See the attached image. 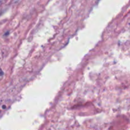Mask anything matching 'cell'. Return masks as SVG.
Segmentation results:
<instances>
[{"label":"cell","mask_w":130,"mask_h":130,"mask_svg":"<svg viewBox=\"0 0 130 130\" xmlns=\"http://www.w3.org/2000/svg\"><path fill=\"white\" fill-rule=\"evenodd\" d=\"M3 72L2 70H1V69L0 68V78H1V76H3Z\"/></svg>","instance_id":"obj_1"}]
</instances>
